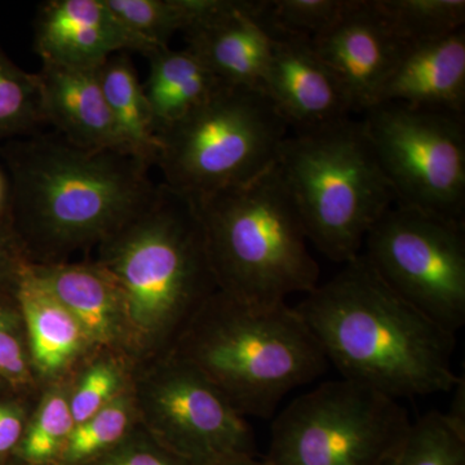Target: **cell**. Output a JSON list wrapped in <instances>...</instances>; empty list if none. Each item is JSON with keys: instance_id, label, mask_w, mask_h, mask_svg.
Here are the masks:
<instances>
[{"instance_id": "6da1fadb", "label": "cell", "mask_w": 465, "mask_h": 465, "mask_svg": "<svg viewBox=\"0 0 465 465\" xmlns=\"http://www.w3.org/2000/svg\"><path fill=\"white\" fill-rule=\"evenodd\" d=\"M0 158L11 186L12 228L38 264H56L72 251L109 240L158 189L142 159L81 148L56 133L3 143Z\"/></svg>"}, {"instance_id": "7a4b0ae2", "label": "cell", "mask_w": 465, "mask_h": 465, "mask_svg": "<svg viewBox=\"0 0 465 465\" xmlns=\"http://www.w3.org/2000/svg\"><path fill=\"white\" fill-rule=\"evenodd\" d=\"M330 366L391 399L448 393L455 335L400 298L361 253L295 305Z\"/></svg>"}, {"instance_id": "3957f363", "label": "cell", "mask_w": 465, "mask_h": 465, "mask_svg": "<svg viewBox=\"0 0 465 465\" xmlns=\"http://www.w3.org/2000/svg\"><path fill=\"white\" fill-rule=\"evenodd\" d=\"M174 354L206 375L241 415L262 419L330 367L295 308L252 307L222 291L195 312Z\"/></svg>"}, {"instance_id": "277c9868", "label": "cell", "mask_w": 465, "mask_h": 465, "mask_svg": "<svg viewBox=\"0 0 465 465\" xmlns=\"http://www.w3.org/2000/svg\"><path fill=\"white\" fill-rule=\"evenodd\" d=\"M194 202L217 291L252 307H274L320 284L278 162L243 185Z\"/></svg>"}, {"instance_id": "5b68a950", "label": "cell", "mask_w": 465, "mask_h": 465, "mask_svg": "<svg viewBox=\"0 0 465 465\" xmlns=\"http://www.w3.org/2000/svg\"><path fill=\"white\" fill-rule=\"evenodd\" d=\"M97 262L122 291L134 341L167 338L217 291L197 204L162 183L148 206L100 244Z\"/></svg>"}, {"instance_id": "8992f818", "label": "cell", "mask_w": 465, "mask_h": 465, "mask_svg": "<svg viewBox=\"0 0 465 465\" xmlns=\"http://www.w3.org/2000/svg\"><path fill=\"white\" fill-rule=\"evenodd\" d=\"M278 167L308 241L341 264L361 255L367 234L396 202L362 121L287 137Z\"/></svg>"}, {"instance_id": "52a82bcc", "label": "cell", "mask_w": 465, "mask_h": 465, "mask_svg": "<svg viewBox=\"0 0 465 465\" xmlns=\"http://www.w3.org/2000/svg\"><path fill=\"white\" fill-rule=\"evenodd\" d=\"M289 128L262 91L223 84L158 134L155 166L162 183L198 201L274 166Z\"/></svg>"}, {"instance_id": "ba28073f", "label": "cell", "mask_w": 465, "mask_h": 465, "mask_svg": "<svg viewBox=\"0 0 465 465\" xmlns=\"http://www.w3.org/2000/svg\"><path fill=\"white\" fill-rule=\"evenodd\" d=\"M411 423L399 400L345 379L322 382L275 416L265 461L382 465Z\"/></svg>"}, {"instance_id": "9c48e42d", "label": "cell", "mask_w": 465, "mask_h": 465, "mask_svg": "<svg viewBox=\"0 0 465 465\" xmlns=\"http://www.w3.org/2000/svg\"><path fill=\"white\" fill-rule=\"evenodd\" d=\"M362 124L396 204L464 223V115L382 103Z\"/></svg>"}, {"instance_id": "30bf717a", "label": "cell", "mask_w": 465, "mask_h": 465, "mask_svg": "<svg viewBox=\"0 0 465 465\" xmlns=\"http://www.w3.org/2000/svg\"><path fill=\"white\" fill-rule=\"evenodd\" d=\"M365 256L391 291L455 335L465 324L464 223L391 206L367 234Z\"/></svg>"}, {"instance_id": "8fae6325", "label": "cell", "mask_w": 465, "mask_h": 465, "mask_svg": "<svg viewBox=\"0 0 465 465\" xmlns=\"http://www.w3.org/2000/svg\"><path fill=\"white\" fill-rule=\"evenodd\" d=\"M150 439L189 465H229L255 458L243 415L197 367L173 354L143 385Z\"/></svg>"}, {"instance_id": "7c38bea8", "label": "cell", "mask_w": 465, "mask_h": 465, "mask_svg": "<svg viewBox=\"0 0 465 465\" xmlns=\"http://www.w3.org/2000/svg\"><path fill=\"white\" fill-rule=\"evenodd\" d=\"M268 33L272 54L262 92L287 125L308 134L351 118L344 88L311 39Z\"/></svg>"}, {"instance_id": "4fadbf2b", "label": "cell", "mask_w": 465, "mask_h": 465, "mask_svg": "<svg viewBox=\"0 0 465 465\" xmlns=\"http://www.w3.org/2000/svg\"><path fill=\"white\" fill-rule=\"evenodd\" d=\"M311 41L338 76L353 112L363 113L378 104L402 48L375 0H348L331 25Z\"/></svg>"}, {"instance_id": "5bb4252c", "label": "cell", "mask_w": 465, "mask_h": 465, "mask_svg": "<svg viewBox=\"0 0 465 465\" xmlns=\"http://www.w3.org/2000/svg\"><path fill=\"white\" fill-rule=\"evenodd\" d=\"M34 50L45 64L99 69L116 54L146 56L154 48L125 29L105 0H50L36 12Z\"/></svg>"}, {"instance_id": "9a60e30c", "label": "cell", "mask_w": 465, "mask_h": 465, "mask_svg": "<svg viewBox=\"0 0 465 465\" xmlns=\"http://www.w3.org/2000/svg\"><path fill=\"white\" fill-rule=\"evenodd\" d=\"M262 0H216L206 17L183 32L186 50L222 82L262 90L272 38L258 12Z\"/></svg>"}, {"instance_id": "2e32d148", "label": "cell", "mask_w": 465, "mask_h": 465, "mask_svg": "<svg viewBox=\"0 0 465 465\" xmlns=\"http://www.w3.org/2000/svg\"><path fill=\"white\" fill-rule=\"evenodd\" d=\"M382 103L464 115L465 30L401 48L379 96Z\"/></svg>"}, {"instance_id": "e0dca14e", "label": "cell", "mask_w": 465, "mask_h": 465, "mask_svg": "<svg viewBox=\"0 0 465 465\" xmlns=\"http://www.w3.org/2000/svg\"><path fill=\"white\" fill-rule=\"evenodd\" d=\"M99 69L42 63L35 74L43 118L76 146L127 153L104 96Z\"/></svg>"}, {"instance_id": "ac0fdd59", "label": "cell", "mask_w": 465, "mask_h": 465, "mask_svg": "<svg viewBox=\"0 0 465 465\" xmlns=\"http://www.w3.org/2000/svg\"><path fill=\"white\" fill-rule=\"evenodd\" d=\"M30 272L75 317L91 345L118 347L134 341L122 291L94 264H33Z\"/></svg>"}, {"instance_id": "d6986e66", "label": "cell", "mask_w": 465, "mask_h": 465, "mask_svg": "<svg viewBox=\"0 0 465 465\" xmlns=\"http://www.w3.org/2000/svg\"><path fill=\"white\" fill-rule=\"evenodd\" d=\"M27 264L15 293L25 324L33 369L43 376H56L91 347L81 324L54 295L42 286Z\"/></svg>"}, {"instance_id": "ffe728a7", "label": "cell", "mask_w": 465, "mask_h": 465, "mask_svg": "<svg viewBox=\"0 0 465 465\" xmlns=\"http://www.w3.org/2000/svg\"><path fill=\"white\" fill-rule=\"evenodd\" d=\"M145 58L149 74L143 87L157 136L198 108L223 85L200 58L186 48L177 51L164 45L150 51Z\"/></svg>"}, {"instance_id": "44dd1931", "label": "cell", "mask_w": 465, "mask_h": 465, "mask_svg": "<svg viewBox=\"0 0 465 465\" xmlns=\"http://www.w3.org/2000/svg\"><path fill=\"white\" fill-rule=\"evenodd\" d=\"M101 87L125 152L150 167L157 164V128L136 67L127 52L108 58L99 69Z\"/></svg>"}, {"instance_id": "7402d4cb", "label": "cell", "mask_w": 465, "mask_h": 465, "mask_svg": "<svg viewBox=\"0 0 465 465\" xmlns=\"http://www.w3.org/2000/svg\"><path fill=\"white\" fill-rule=\"evenodd\" d=\"M375 5L401 47L464 29V0H375Z\"/></svg>"}, {"instance_id": "603a6c76", "label": "cell", "mask_w": 465, "mask_h": 465, "mask_svg": "<svg viewBox=\"0 0 465 465\" xmlns=\"http://www.w3.org/2000/svg\"><path fill=\"white\" fill-rule=\"evenodd\" d=\"M382 465H465V432L443 412H428L412 421Z\"/></svg>"}, {"instance_id": "cb8c5ba5", "label": "cell", "mask_w": 465, "mask_h": 465, "mask_svg": "<svg viewBox=\"0 0 465 465\" xmlns=\"http://www.w3.org/2000/svg\"><path fill=\"white\" fill-rule=\"evenodd\" d=\"M134 414L133 396L124 391L97 414L75 425L54 465H88L103 457L128 436Z\"/></svg>"}, {"instance_id": "d4e9b609", "label": "cell", "mask_w": 465, "mask_h": 465, "mask_svg": "<svg viewBox=\"0 0 465 465\" xmlns=\"http://www.w3.org/2000/svg\"><path fill=\"white\" fill-rule=\"evenodd\" d=\"M41 92L35 73H27L0 47V143L41 133Z\"/></svg>"}, {"instance_id": "484cf974", "label": "cell", "mask_w": 465, "mask_h": 465, "mask_svg": "<svg viewBox=\"0 0 465 465\" xmlns=\"http://www.w3.org/2000/svg\"><path fill=\"white\" fill-rule=\"evenodd\" d=\"M74 427L70 391L52 388L24 430L16 449L18 457L30 465L56 464Z\"/></svg>"}, {"instance_id": "4316f807", "label": "cell", "mask_w": 465, "mask_h": 465, "mask_svg": "<svg viewBox=\"0 0 465 465\" xmlns=\"http://www.w3.org/2000/svg\"><path fill=\"white\" fill-rule=\"evenodd\" d=\"M125 29L152 48L170 45L189 25L186 0H105Z\"/></svg>"}, {"instance_id": "83f0119b", "label": "cell", "mask_w": 465, "mask_h": 465, "mask_svg": "<svg viewBox=\"0 0 465 465\" xmlns=\"http://www.w3.org/2000/svg\"><path fill=\"white\" fill-rule=\"evenodd\" d=\"M348 0H262L258 17L268 32L313 39L324 32Z\"/></svg>"}, {"instance_id": "f1b7e54d", "label": "cell", "mask_w": 465, "mask_h": 465, "mask_svg": "<svg viewBox=\"0 0 465 465\" xmlns=\"http://www.w3.org/2000/svg\"><path fill=\"white\" fill-rule=\"evenodd\" d=\"M124 391V375L113 361H99L88 367L70 393L74 423H84Z\"/></svg>"}, {"instance_id": "f546056e", "label": "cell", "mask_w": 465, "mask_h": 465, "mask_svg": "<svg viewBox=\"0 0 465 465\" xmlns=\"http://www.w3.org/2000/svg\"><path fill=\"white\" fill-rule=\"evenodd\" d=\"M32 370L23 316L0 304V378L25 385L32 381Z\"/></svg>"}, {"instance_id": "4dcf8cb0", "label": "cell", "mask_w": 465, "mask_h": 465, "mask_svg": "<svg viewBox=\"0 0 465 465\" xmlns=\"http://www.w3.org/2000/svg\"><path fill=\"white\" fill-rule=\"evenodd\" d=\"M88 465H189L170 454L154 440L125 437L114 449Z\"/></svg>"}, {"instance_id": "1f68e13d", "label": "cell", "mask_w": 465, "mask_h": 465, "mask_svg": "<svg viewBox=\"0 0 465 465\" xmlns=\"http://www.w3.org/2000/svg\"><path fill=\"white\" fill-rule=\"evenodd\" d=\"M30 264L8 217L0 219V283L9 282L16 289L18 278Z\"/></svg>"}, {"instance_id": "d6a6232c", "label": "cell", "mask_w": 465, "mask_h": 465, "mask_svg": "<svg viewBox=\"0 0 465 465\" xmlns=\"http://www.w3.org/2000/svg\"><path fill=\"white\" fill-rule=\"evenodd\" d=\"M25 430L23 410L12 403L0 402V458L16 450Z\"/></svg>"}, {"instance_id": "836d02e7", "label": "cell", "mask_w": 465, "mask_h": 465, "mask_svg": "<svg viewBox=\"0 0 465 465\" xmlns=\"http://www.w3.org/2000/svg\"><path fill=\"white\" fill-rule=\"evenodd\" d=\"M9 201H11V186L7 173L0 168V219L9 216Z\"/></svg>"}, {"instance_id": "e575fe53", "label": "cell", "mask_w": 465, "mask_h": 465, "mask_svg": "<svg viewBox=\"0 0 465 465\" xmlns=\"http://www.w3.org/2000/svg\"><path fill=\"white\" fill-rule=\"evenodd\" d=\"M229 465H271L269 463H266L265 460H256L255 458H246L242 459V460L235 461V463L229 464Z\"/></svg>"}]
</instances>
